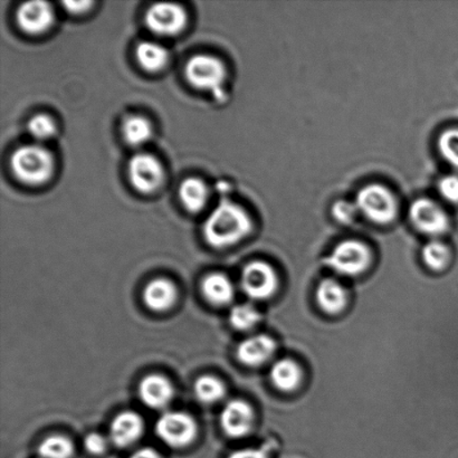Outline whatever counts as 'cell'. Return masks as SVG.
<instances>
[{"label": "cell", "instance_id": "cell-15", "mask_svg": "<svg viewBox=\"0 0 458 458\" xmlns=\"http://www.w3.org/2000/svg\"><path fill=\"white\" fill-rule=\"evenodd\" d=\"M276 350V344L265 335L250 336L237 348V358L242 365L259 367L267 362Z\"/></svg>", "mask_w": 458, "mask_h": 458}, {"label": "cell", "instance_id": "cell-26", "mask_svg": "<svg viewBox=\"0 0 458 458\" xmlns=\"http://www.w3.org/2000/svg\"><path fill=\"white\" fill-rule=\"evenodd\" d=\"M260 321V314L253 305L238 304L229 313V322L233 329L247 331L253 329Z\"/></svg>", "mask_w": 458, "mask_h": 458}, {"label": "cell", "instance_id": "cell-31", "mask_svg": "<svg viewBox=\"0 0 458 458\" xmlns=\"http://www.w3.org/2000/svg\"><path fill=\"white\" fill-rule=\"evenodd\" d=\"M85 450L92 455H101L106 451L107 439L98 433L89 434L84 439Z\"/></svg>", "mask_w": 458, "mask_h": 458}, {"label": "cell", "instance_id": "cell-10", "mask_svg": "<svg viewBox=\"0 0 458 458\" xmlns=\"http://www.w3.org/2000/svg\"><path fill=\"white\" fill-rule=\"evenodd\" d=\"M242 287L253 300H267L276 293L277 276L271 265L260 260L251 262L242 274Z\"/></svg>", "mask_w": 458, "mask_h": 458}, {"label": "cell", "instance_id": "cell-18", "mask_svg": "<svg viewBox=\"0 0 458 458\" xmlns=\"http://www.w3.org/2000/svg\"><path fill=\"white\" fill-rule=\"evenodd\" d=\"M318 307L327 314H336L347 305V292L334 280H325L317 289Z\"/></svg>", "mask_w": 458, "mask_h": 458}, {"label": "cell", "instance_id": "cell-21", "mask_svg": "<svg viewBox=\"0 0 458 458\" xmlns=\"http://www.w3.org/2000/svg\"><path fill=\"white\" fill-rule=\"evenodd\" d=\"M136 57L142 69L158 72L167 65L169 53L158 43L141 42L136 48Z\"/></svg>", "mask_w": 458, "mask_h": 458}, {"label": "cell", "instance_id": "cell-11", "mask_svg": "<svg viewBox=\"0 0 458 458\" xmlns=\"http://www.w3.org/2000/svg\"><path fill=\"white\" fill-rule=\"evenodd\" d=\"M55 15L52 4L47 2H29L17 11V22L21 30L30 35L45 33L53 25Z\"/></svg>", "mask_w": 458, "mask_h": 458}, {"label": "cell", "instance_id": "cell-16", "mask_svg": "<svg viewBox=\"0 0 458 458\" xmlns=\"http://www.w3.org/2000/svg\"><path fill=\"white\" fill-rule=\"evenodd\" d=\"M177 296L176 286L165 278H156L148 283L143 292L147 307L156 312L167 311L176 302Z\"/></svg>", "mask_w": 458, "mask_h": 458}, {"label": "cell", "instance_id": "cell-8", "mask_svg": "<svg viewBox=\"0 0 458 458\" xmlns=\"http://www.w3.org/2000/svg\"><path fill=\"white\" fill-rule=\"evenodd\" d=\"M148 29L161 36L181 33L187 24V13L181 4L157 3L146 13Z\"/></svg>", "mask_w": 458, "mask_h": 458}, {"label": "cell", "instance_id": "cell-5", "mask_svg": "<svg viewBox=\"0 0 458 458\" xmlns=\"http://www.w3.org/2000/svg\"><path fill=\"white\" fill-rule=\"evenodd\" d=\"M156 433L168 446L183 448L194 442L197 424L186 412L167 411L157 421Z\"/></svg>", "mask_w": 458, "mask_h": 458}, {"label": "cell", "instance_id": "cell-24", "mask_svg": "<svg viewBox=\"0 0 458 458\" xmlns=\"http://www.w3.org/2000/svg\"><path fill=\"white\" fill-rule=\"evenodd\" d=\"M38 453L42 458H72L74 445L69 438L55 435L40 443Z\"/></svg>", "mask_w": 458, "mask_h": 458}, {"label": "cell", "instance_id": "cell-12", "mask_svg": "<svg viewBox=\"0 0 458 458\" xmlns=\"http://www.w3.org/2000/svg\"><path fill=\"white\" fill-rule=\"evenodd\" d=\"M254 414L246 402L235 399L226 403L221 415V425L227 437L242 438L250 432Z\"/></svg>", "mask_w": 458, "mask_h": 458}, {"label": "cell", "instance_id": "cell-9", "mask_svg": "<svg viewBox=\"0 0 458 458\" xmlns=\"http://www.w3.org/2000/svg\"><path fill=\"white\" fill-rule=\"evenodd\" d=\"M130 182L138 191L151 194L164 181V169L160 161L149 154L134 155L129 161Z\"/></svg>", "mask_w": 458, "mask_h": 458}, {"label": "cell", "instance_id": "cell-1", "mask_svg": "<svg viewBox=\"0 0 458 458\" xmlns=\"http://www.w3.org/2000/svg\"><path fill=\"white\" fill-rule=\"evenodd\" d=\"M251 231V219L242 206L223 199L204 225V236L214 249H226L244 240Z\"/></svg>", "mask_w": 458, "mask_h": 458}, {"label": "cell", "instance_id": "cell-2", "mask_svg": "<svg viewBox=\"0 0 458 458\" xmlns=\"http://www.w3.org/2000/svg\"><path fill=\"white\" fill-rule=\"evenodd\" d=\"M51 151L40 145L18 148L11 158V167L18 181L26 185L38 186L47 182L54 173Z\"/></svg>", "mask_w": 458, "mask_h": 458}, {"label": "cell", "instance_id": "cell-30", "mask_svg": "<svg viewBox=\"0 0 458 458\" xmlns=\"http://www.w3.org/2000/svg\"><path fill=\"white\" fill-rule=\"evenodd\" d=\"M437 191L444 200L458 204V174H447L439 179Z\"/></svg>", "mask_w": 458, "mask_h": 458}, {"label": "cell", "instance_id": "cell-25", "mask_svg": "<svg viewBox=\"0 0 458 458\" xmlns=\"http://www.w3.org/2000/svg\"><path fill=\"white\" fill-rule=\"evenodd\" d=\"M421 258L429 268L434 269V271H441L450 262L451 251L442 242L432 241L423 247Z\"/></svg>", "mask_w": 458, "mask_h": 458}, {"label": "cell", "instance_id": "cell-17", "mask_svg": "<svg viewBox=\"0 0 458 458\" xmlns=\"http://www.w3.org/2000/svg\"><path fill=\"white\" fill-rule=\"evenodd\" d=\"M201 291L209 303L222 307L233 298V285L231 280L222 273H212L201 282Z\"/></svg>", "mask_w": 458, "mask_h": 458}, {"label": "cell", "instance_id": "cell-22", "mask_svg": "<svg viewBox=\"0 0 458 458\" xmlns=\"http://www.w3.org/2000/svg\"><path fill=\"white\" fill-rule=\"evenodd\" d=\"M124 140L132 147L146 145L152 137V127L149 121L141 115H131L124 120L123 125Z\"/></svg>", "mask_w": 458, "mask_h": 458}, {"label": "cell", "instance_id": "cell-28", "mask_svg": "<svg viewBox=\"0 0 458 458\" xmlns=\"http://www.w3.org/2000/svg\"><path fill=\"white\" fill-rule=\"evenodd\" d=\"M438 149L446 163L458 169V129H448L441 134Z\"/></svg>", "mask_w": 458, "mask_h": 458}, {"label": "cell", "instance_id": "cell-3", "mask_svg": "<svg viewBox=\"0 0 458 458\" xmlns=\"http://www.w3.org/2000/svg\"><path fill=\"white\" fill-rule=\"evenodd\" d=\"M356 203L359 213L378 225H387L397 216L396 197L387 187L370 183L358 191Z\"/></svg>", "mask_w": 458, "mask_h": 458}, {"label": "cell", "instance_id": "cell-20", "mask_svg": "<svg viewBox=\"0 0 458 458\" xmlns=\"http://www.w3.org/2000/svg\"><path fill=\"white\" fill-rule=\"evenodd\" d=\"M269 378L281 392H293L302 379V371L291 359H281L272 366Z\"/></svg>", "mask_w": 458, "mask_h": 458}, {"label": "cell", "instance_id": "cell-29", "mask_svg": "<svg viewBox=\"0 0 458 458\" xmlns=\"http://www.w3.org/2000/svg\"><path fill=\"white\" fill-rule=\"evenodd\" d=\"M359 213L354 201L338 200L332 206V215L341 224H352Z\"/></svg>", "mask_w": 458, "mask_h": 458}, {"label": "cell", "instance_id": "cell-33", "mask_svg": "<svg viewBox=\"0 0 458 458\" xmlns=\"http://www.w3.org/2000/svg\"><path fill=\"white\" fill-rule=\"evenodd\" d=\"M228 458H267V455L259 448H245V450L232 453Z\"/></svg>", "mask_w": 458, "mask_h": 458}, {"label": "cell", "instance_id": "cell-4", "mask_svg": "<svg viewBox=\"0 0 458 458\" xmlns=\"http://www.w3.org/2000/svg\"><path fill=\"white\" fill-rule=\"evenodd\" d=\"M185 75L192 87L201 91L217 92L226 80V69L221 60L199 54L187 62Z\"/></svg>", "mask_w": 458, "mask_h": 458}, {"label": "cell", "instance_id": "cell-19", "mask_svg": "<svg viewBox=\"0 0 458 458\" xmlns=\"http://www.w3.org/2000/svg\"><path fill=\"white\" fill-rule=\"evenodd\" d=\"M208 187L199 178H188L179 188V199L191 213L201 212L208 204Z\"/></svg>", "mask_w": 458, "mask_h": 458}, {"label": "cell", "instance_id": "cell-13", "mask_svg": "<svg viewBox=\"0 0 458 458\" xmlns=\"http://www.w3.org/2000/svg\"><path fill=\"white\" fill-rule=\"evenodd\" d=\"M143 430H145V424L140 415L134 411H123L112 421L110 441L116 447H128L139 441Z\"/></svg>", "mask_w": 458, "mask_h": 458}, {"label": "cell", "instance_id": "cell-32", "mask_svg": "<svg viewBox=\"0 0 458 458\" xmlns=\"http://www.w3.org/2000/svg\"><path fill=\"white\" fill-rule=\"evenodd\" d=\"M63 6L65 7L66 11L70 13H74V15H80V13H83L88 12L89 8H91L93 3L92 2H65L62 4Z\"/></svg>", "mask_w": 458, "mask_h": 458}, {"label": "cell", "instance_id": "cell-14", "mask_svg": "<svg viewBox=\"0 0 458 458\" xmlns=\"http://www.w3.org/2000/svg\"><path fill=\"white\" fill-rule=\"evenodd\" d=\"M172 383L161 375H149L139 386V396L147 407L164 410L174 398Z\"/></svg>", "mask_w": 458, "mask_h": 458}, {"label": "cell", "instance_id": "cell-7", "mask_svg": "<svg viewBox=\"0 0 458 458\" xmlns=\"http://www.w3.org/2000/svg\"><path fill=\"white\" fill-rule=\"evenodd\" d=\"M410 219L412 226L424 235L439 236L450 229V217L445 209L429 199H416L411 205Z\"/></svg>", "mask_w": 458, "mask_h": 458}, {"label": "cell", "instance_id": "cell-6", "mask_svg": "<svg viewBox=\"0 0 458 458\" xmlns=\"http://www.w3.org/2000/svg\"><path fill=\"white\" fill-rule=\"evenodd\" d=\"M371 254L363 242L354 240L339 242L332 250L327 263L336 273L356 276L369 267Z\"/></svg>", "mask_w": 458, "mask_h": 458}, {"label": "cell", "instance_id": "cell-23", "mask_svg": "<svg viewBox=\"0 0 458 458\" xmlns=\"http://www.w3.org/2000/svg\"><path fill=\"white\" fill-rule=\"evenodd\" d=\"M195 394L203 403H217L225 396V386L216 377L203 376L196 381Z\"/></svg>", "mask_w": 458, "mask_h": 458}, {"label": "cell", "instance_id": "cell-34", "mask_svg": "<svg viewBox=\"0 0 458 458\" xmlns=\"http://www.w3.org/2000/svg\"><path fill=\"white\" fill-rule=\"evenodd\" d=\"M129 458H163L154 448L145 447L134 452Z\"/></svg>", "mask_w": 458, "mask_h": 458}, {"label": "cell", "instance_id": "cell-27", "mask_svg": "<svg viewBox=\"0 0 458 458\" xmlns=\"http://www.w3.org/2000/svg\"><path fill=\"white\" fill-rule=\"evenodd\" d=\"M27 129H29L30 136L38 141H47L56 134V124L47 114L34 115L29 121Z\"/></svg>", "mask_w": 458, "mask_h": 458}]
</instances>
